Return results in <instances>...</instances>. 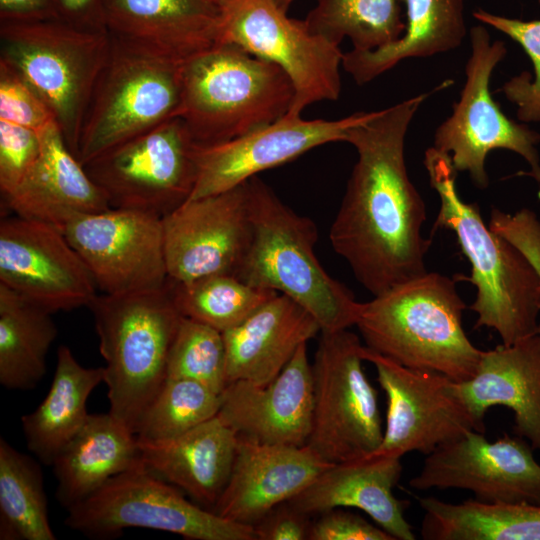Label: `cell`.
<instances>
[{
  "mask_svg": "<svg viewBox=\"0 0 540 540\" xmlns=\"http://www.w3.org/2000/svg\"><path fill=\"white\" fill-rule=\"evenodd\" d=\"M438 87L374 111L347 135L357 161L329 239L374 296L427 272L425 204L408 175L404 149L412 119Z\"/></svg>",
  "mask_w": 540,
  "mask_h": 540,
  "instance_id": "6da1fadb",
  "label": "cell"
},
{
  "mask_svg": "<svg viewBox=\"0 0 540 540\" xmlns=\"http://www.w3.org/2000/svg\"><path fill=\"white\" fill-rule=\"evenodd\" d=\"M424 166L430 185L440 198L433 230H452L471 265V275L458 279L476 287V298L470 306L477 315L475 328L493 329L505 345L537 333L540 251L529 258L484 223L477 204L460 198L456 188L458 172L449 154L429 147Z\"/></svg>",
  "mask_w": 540,
  "mask_h": 540,
  "instance_id": "7a4b0ae2",
  "label": "cell"
},
{
  "mask_svg": "<svg viewBox=\"0 0 540 540\" xmlns=\"http://www.w3.org/2000/svg\"><path fill=\"white\" fill-rule=\"evenodd\" d=\"M465 307L455 279L427 271L361 303L355 326L367 348L461 382L474 376L482 353L464 331Z\"/></svg>",
  "mask_w": 540,
  "mask_h": 540,
  "instance_id": "3957f363",
  "label": "cell"
},
{
  "mask_svg": "<svg viewBox=\"0 0 540 540\" xmlns=\"http://www.w3.org/2000/svg\"><path fill=\"white\" fill-rule=\"evenodd\" d=\"M247 184L251 239L234 276L292 298L315 318L321 332L355 325L361 303L317 259L316 224L284 204L258 176Z\"/></svg>",
  "mask_w": 540,
  "mask_h": 540,
  "instance_id": "277c9868",
  "label": "cell"
},
{
  "mask_svg": "<svg viewBox=\"0 0 540 540\" xmlns=\"http://www.w3.org/2000/svg\"><path fill=\"white\" fill-rule=\"evenodd\" d=\"M294 89L276 64L231 43L182 63L180 117L198 146L224 143L288 114Z\"/></svg>",
  "mask_w": 540,
  "mask_h": 540,
  "instance_id": "5b68a950",
  "label": "cell"
},
{
  "mask_svg": "<svg viewBox=\"0 0 540 540\" xmlns=\"http://www.w3.org/2000/svg\"><path fill=\"white\" fill-rule=\"evenodd\" d=\"M87 307L105 361L109 413L135 433L167 378L169 353L182 315L167 283L149 291L97 294Z\"/></svg>",
  "mask_w": 540,
  "mask_h": 540,
  "instance_id": "8992f818",
  "label": "cell"
},
{
  "mask_svg": "<svg viewBox=\"0 0 540 540\" xmlns=\"http://www.w3.org/2000/svg\"><path fill=\"white\" fill-rule=\"evenodd\" d=\"M110 48L107 31L63 19L0 21V59L14 67L47 103L76 157L88 106Z\"/></svg>",
  "mask_w": 540,
  "mask_h": 540,
  "instance_id": "52a82bcc",
  "label": "cell"
},
{
  "mask_svg": "<svg viewBox=\"0 0 540 540\" xmlns=\"http://www.w3.org/2000/svg\"><path fill=\"white\" fill-rule=\"evenodd\" d=\"M182 63L111 36L109 56L82 126L79 162L85 165L112 147L180 117Z\"/></svg>",
  "mask_w": 540,
  "mask_h": 540,
  "instance_id": "ba28073f",
  "label": "cell"
},
{
  "mask_svg": "<svg viewBox=\"0 0 540 540\" xmlns=\"http://www.w3.org/2000/svg\"><path fill=\"white\" fill-rule=\"evenodd\" d=\"M67 511L69 528L98 539L118 537L127 528H146L190 540H256L252 525L191 503L141 460Z\"/></svg>",
  "mask_w": 540,
  "mask_h": 540,
  "instance_id": "9c48e42d",
  "label": "cell"
},
{
  "mask_svg": "<svg viewBox=\"0 0 540 540\" xmlns=\"http://www.w3.org/2000/svg\"><path fill=\"white\" fill-rule=\"evenodd\" d=\"M364 349L348 329L321 332L312 363L314 397L307 445L333 464L367 456L382 442L378 394L363 370Z\"/></svg>",
  "mask_w": 540,
  "mask_h": 540,
  "instance_id": "30bf717a",
  "label": "cell"
},
{
  "mask_svg": "<svg viewBox=\"0 0 540 540\" xmlns=\"http://www.w3.org/2000/svg\"><path fill=\"white\" fill-rule=\"evenodd\" d=\"M506 53L505 43L492 42L484 26L471 28L464 86L451 115L434 134L433 147L449 154L457 172H467L479 189L489 185L485 161L495 149L520 155L530 166L529 175L540 183V134L508 118L491 95L492 73Z\"/></svg>",
  "mask_w": 540,
  "mask_h": 540,
  "instance_id": "8fae6325",
  "label": "cell"
},
{
  "mask_svg": "<svg viewBox=\"0 0 540 540\" xmlns=\"http://www.w3.org/2000/svg\"><path fill=\"white\" fill-rule=\"evenodd\" d=\"M217 43L237 45L279 66L289 77L294 98L288 115L309 105L335 101L341 93L343 52L287 16L275 0H225Z\"/></svg>",
  "mask_w": 540,
  "mask_h": 540,
  "instance_id": "7c38bea8",
  "label": "cell"
},
{
  "mask_svg": "<svg viewBox=\"0 0 540 540\" xmlns=\"http://www.w3.org/2000/svg\"><path fill=\"white\" fill-rule=\"evenodd\" d=\"M195 146L182 118L174 117L83 166L111 207L162 218L192 194L197 177Z\"/></svg>",
  "mask_w": 540,
  "mask_h": 540,
  "instance_id": "4fadbf2b",
  "label": "cell"
},
{
  "mask_svg": "<svg viewBox=\"0 0 540 540\" xmlns=\"http://www.w3.org/2000/svg\"><path fill=\"white\" fill-rule=\"evenodd\" d=\"M387 399L383 438L375 453L402 458L408 452L425 456L466 432L484 433L456 388V381L426 370L405 367L365 346Z\"/></svg>",
  "mask_w": 540,
  "mask_h": 540,
  "instance_id": "5bb4252c",
  "label": "cell"
},
{
  "mask_svg": "<svg viewBox=\"0 0 540 540\" xmlns=\"http://www.w3.org/2000/svg\"><path fill=\"white\" fill-rule=\"evenodd\" d=\"M62 232L102 293L149 291L167 283L162 218L157 215L111 207L73 219Z\"/></svg>",
  "mask_w": 540,
  "mask_h": 540,
  "instance_id": "9a60e30c",
  "label": "cell"
},
{
  "mask_svg": "<svg viewBox=\"0 0 540 540\" xmlns=\"http://www.w3.org/2000/svg\"><path fill=\"white\" fill-rule=\"evenodd\" d=\"M525 439L494 442L470 430L426 455L409 484L416 490L461 489L489 504L540 505V464Z\"/></svg>",
  "mask_w": 540,
  "mask_h": 540,
  "instance_id": "2e32d148",
  "label": "cell"
},
{
  "mask_svg": "<svg viewBox=\"0 0 540 540\" xmlns=\"http://www.w3.org/2000/svg\"><path fill=\"white\" fill-rule=\"evenodd\" d=\"M0 283L51 313L97 295L87 265L53 225L18 215L0 222Z\"/></svg>",
  "mask_w": 540,
  "mask_h": 540,
  "instance_id": "e0dca14e",
  "label": "cell"
},
{
  "mask_svg": "<svg viewBox=\"0 0 540 540\" xmlns=\"http://www.w3.org/2000/svg\"><path fill=\"white\" fill-rule=\"evenodd\" d=\"M168 278L189 282L234 275L251 239L247 181L227 191L188 199L162 217Z\"/></svg>",
  "mask_w": 540,
  "mask_h": 540,
  "instance_id": "ac0fdd59",
  "label": "cell"
},
{
  "mask_svg": "<svg viewBox=\"0 0 540 540\" xmlns=\"http://www.w3.org/2000/svg\"><path fill=\"white\" fill-rule=\"evenodd\" d=\"M373 112H357L337 120H305L287 114L233 140L196 145L197 177L189 199L232 189L320 145L346 142L349 130L368 120Z\"/></svg>",
  "mask_w": 540,
  "mask_h": 540,
  "instance_id": "d6986e66",
  "label": "cell"
},
{
  "mask_svg": "<svg viewBox=\"0 0 540 540\" xmlns=\"http://www.w3.org/2000/svg\"><path fill=\"white\" fill-rule=\"evenodd\" d=\"M313 369L307 344L266 384L233 381L218 413L239 436L266 444L303 446L312 426Z\"/></svg>",
  "mask_w": 540,
  "mask_h": 540,
  "instance_id": "ffe728a7",
  "label": "cell"
},
{
  "mask_svg": "<svg viewBox=\"0 0 540 540\" xmlns=\"http://www.w3.org/2000/svg\"><path fill=\"white\" fill-rule=\"evenodd\" d=\"M331 465L307 444H266L238 435L232 471L213 511L224 519L253 526Z\"/></svg>",
  "mask_w": 540,
  "mask_h": 540,
  "instance_id": "44dd1931",
  "label": "cell"
},
{
  "mask_svg": "<svg viewBox=\"0 0 540 540\" xmlns=\"http://www.w3.org/2000/svg\"><path fill=\"white\" fill-rule=\"evenodd\" d=\"M221 0H108L106 29L118 40L184 61L217 43Z\"/></svg>",
  "mask_w": 540,
  "mask_h": 540,
  "instance_id": "7402d4cb",
  "label": "cell"
},
{
  "mask_svg": "<svg viewBox=\"0 0 540 540\" xmlns=\"http://www.w3.org/2000/svg\"><path fill=\"white\" fill-rule=\"evenodd\" d=\"M401 473V458L373 452L331 465L289 502L309 516L334 508H356L395 540H414L404 516L406 502L393 492Z\"/></svg>",
  "mask_w": 540,
  "mask_h": 540,
  "instance_id": "603a6c76",
  "label": "cell"
},
{
  "mask_svg": "<svg viewBox=\"0 0 540 540\" xmlns=\"http://www.w3.org/2000/svg\"><path fill=\"white\" fill-rule=\"evenodd\" d=\"M41 134L40 156L4 200L15 215L62 229L73 219L111 208L102 189L69 150L58 125Z\"/></svg>",
  "mask_w": 540,
  "mask_h": 540,
  "instance_id": "cb8c5ba5",
  "label": "cell"
},
{
  "mask_svg": "<svg viewBox=\"0 0 540 540\" xmlns=\"http://www.w3.org/2000/svg\"><path fill=\"white\" fill-rule=\"evenodd\" d=\"M456 388L477 421L504 406L514 413V433L540 450V333L482 351L474 376Z\"/></svg>",
  "mask_w": 540,
  "mask_h": 540,
  "instance_id": "d4e9b609",
  "label": "cell"
},
{
  "mask_svg": "<svg viewBox=\"0 0 540 540\" xmlns=\"http://www.w3.org/2000/svg\"><path fill=\"white\" fill-rule=\"evenodd\" d=\"M321 333L315 318L277 293L237 326L223 332L227 382L266 384L303 344Z\"/></svg>",
  "mask_w": 540,
  "mask_h": 540,
  "instance_id": "484cf974",
  "label": "cell"
},
{
  "mask_svg": "<svg viewBox=\"0 0 540 540\" xmlns=\"http://www.w3.org/2000/svg\"><path fill=\"white\" fill-rule=\"evenodd\" d=\"M237 445V432L219 415L171 439L138 441L149 470L213 508L229 480Z\"/></svg>",
  "mask_w": 540,
  "mask_h": 540,
  "instance_id": "4316f807",
  "label": "cell"
},
{
  "mask_svg": "<svg viewBox=\"0 0 540 540\" xmlns=\"http://www.w3.org/2000/svg\"><path fill=\"white\" fill-rule=\"evenodd\" d=\"M139 462L136 435L126 424L109 412L89 414L52 464L56 498L69 509Z\"/></svg>",
  "mask_w": 540,
  "mask_h": 540,
  "instance_id": "83f0119b",
  "label": "cell"
},
{
  "mask_svg": "<svg viewBox=\"0 0 540 540\" xmlns=\"http://www.w3.org/2000/svg\"><path fill=\"white\" fill-rule=\"evenodd\" d=\"M407 22L395 42L370 51L343 53L342 67L364 85L409 58H426L458 48L466 36L464 0H402Z\"/></svg>",
  "mask_w": 540,
  "mask_h": 540,
  "instance_id": "f1b7e54d",
  "label": "cell"
},
{
  "mask_svg": "<svg viewBox=\"0 0 540 540\" xmlns=\"http://www.w3.org/2000/svg\"><path fill=\"white\" fill-rule=\"evenodd\" d=\"M104 367H84L67 346L57 350V364L46 397L21 418L28 449L45 465H52L64 446L86 422L87 401L104 383Z\"/></svg>",
  "mask_w": 540,
  "mask_h": 540,
  "instance_id": "f546056e",
  "label": "cell"
},
{
  "mask_svg": "<svg viewBox=\"0 0 540 540\" xmlns=\"http://www.w3.org/2000/svg\"><path fill=\"white\" fill-rule=\"evenodd\" d=\"M420 533L427 540H540V505L449 503L421 497Z\"/></svg>",
  "mask_w": 540,
  "mask_h": 540,
  "instance_id": "4dcf8cb0",
  "label": "cell"
},
{
  "mask_svg": "<svg viewBox=\"0 0 540 540\" xmlns=\"http://www.w3.org/2000/svg\"><path fill=\"white\" fill-rule=\"evenodd\" d=\"M51 312L0 283V383L31 390L46 374L48 351L57 336Z\"/></svg>",
  "mask_w": 540,
  "mask_h": 540,
  "instance_id": "1f68e13d",
  "label": "cell"
},
{
  "mask_svg": "<svg viewBox=\"0 0 540 540\" xmlns=\"http://www.w3.org/2000/svg\"><path fill=\"white\" fill-rule=\"evenodd\" d=\"M0 539L55 540L40 465L0 439Z\"/></svg>",
  "mask_w": 540,
  "mask_h": 540,
  "instance_id": "d6a6232c",
  "label": "cell"
},
{
  "mask_svg": "<svg viewBox=\"0 0 540 540\" xmlns=\"http://www.w3.org/2000/svg\"><path fill=\"white\" fill-rule=\"evenodd\" d=\"M304 21L336 45L348 38L358 51L385 47L405 30L398 0H316Z\"/></svg>",
  "mask_w": 540,
  "mask_h": 540,
  "instance_id": "836d02e7",
  "label": "cell"
},
{
  "mask_svg": "<svg viewBox=\"0 0 540 540\" xmlns=\"http://www.w3.org/2000/svg\"><path fill=\"white\" fill-rule=\"evenodd\" d=\"M179 313L222 333L237 326L277 292L249 285L231 274H215L189 282L168 278Z\"/></svg>",
  "mask_w": 540,
  "mask_h": 540,
  "instance_id": "e575fe53",
  "label": "cell"
},
{
  "mask_svg": "<svg viewBox=\"0 0 540 540\" xmlns=\"http://www.w3.org/2000/svg\"><path fill=\"white\" fill-rule=\"evenodd\" d=\"M221 394L190 379L166 378L135 429L139 442L177 437L218 415Z\"/></svg>",
  "mask_w": 540,
  "mask_h": 540,
  "instance_id": "d590c367",
  "label": "cell"
},
{
  "mask_svg": "<svg viewBox=\"0 0 540 540\" xmlns=\"http://www.w3.org/2000/svg\"><path fill=\"white\" fill-rule=\"evenodd\" d=\"M167 378L194 380L221 394L228 384L223 333L182 316L169 353Z\"/></svg>",
  "mask_w": 540,
  "mask_h": 540,
  "instance_id": "8d00e7d4",
  "label": "cell"
},
{
  "mask_svg": "<svg viewBox=\"0 0 540 540\" xmlns=\"http://www.w3.org/2000/svg\"><path fill=\"white\" fill-rule=\"evenodd\" d=\"M473 17L516 41L529 56L533 74L522 72L506 81L501 91L516 106L523 123L540 122V19L523 21L476 9Z\"/></svg>",
  "mask_w": 540,
  "mask_h": 540,
  "instance_id": "74e56055",
  "label": "cell"
},
{
  "mask_svg": "<svg viewBox=\"0 0 540 540\" xmlns=\"http://www.w3.org/2000/svg\"><path fill=\"white\" fill-rule=\"evenodd\" d=\"M0 119L42 133L55 116L36 90L10 64L0 59ZM58 125V124H57Z\"/></svg>",
  "mask_w": 540,
  "mask_h": 540,
  "instance_id": "f35d334b",
  "label": "cell"
},
{
  "mask_svg": "<svg viewBox=\"0 0 540 540\" xmlns=\"http://www.w3.org/2000/svg\"><path fill=\"white\" fill-rule=\"evenodd\" d=\"M42 149L41 134L0 119V191L10 195L37 162Z\"/></svg>",
  "mask_w": 540,
  "mask_h": 540,
  "instance_id": "ab89813d",
  "label": "cell"
},
{
  "mask_svg": "<svg viewBox=\"0 0 540 540\" xmlns=\"http://www.w3.org/2000/svg\"><path fill=\"white\" fill-rule=\"evenodd\" d=\"M312 521L308 540H395L378 525L344 508H334Z\"/></svg>",
  "mask_w": 540,
  "mask_h": 540,
  "instance_id": "60d3db41",
  "label": "cell"
},
{
  "mask_svg": "<svg viewBox=\"0 0 540 540\" xmlns=\"http://www.w3.org/2000/svg\"><path fill=\"white\" fill-rule=\"evenodd\" d=\"M310 517L289 501L281 503L253 525L256 540H308Z\"/></svg>",
  "mask_w": 540,
  "mask_h": 540,
  "instance_id": "b9f144b4",
  "label": "cell"
},
{
  "mask_svg": "<svg viewBox=\"0 0 540 540\" xmlns=\"http://www.w3.org/2000/svg\"><path fill=\"white\" fill-rule=\"evenodd\" d=\"M62 19L57 0H0V21L31 22Z\"/></svg>",
  "mask_w": 540,
  "mask_h": 540,
  "instance_id": "7bdbcfd3",
  "label": "cell"
},
{
  "mask_svg": "<svg viewBox=\"0 0 540 540\" xmlns=\"http://www.w3.org/2000/svg\"><path fill=\"white\" fill-rule=\"evenodd\" d=\"M57 1L63 20L82 28L107 31L105 11L108 0Z\"/></svg>",
  "mask_w": 540,
  "mask_h": 540,
  "instance_id": "ee69618b",
  "label": "cell"
},
{
  "mask_svg": "<svg viewBox=\"0 0 540 540\" xmlns=\"http://www.w3.org/2000/svg\"><path fill=\"white\" fill-rule=\"evenodd\" d=\"M278 4V6L283 9L284 11L287 12V9L289 8V6L291 5V3L294 1V0H275Z\"/></svg>",
  "mask_w": 540,
  "mask_h": 540,
  "instance_id": "f6af8a7d",
  "label": "cell"
},
{
  "mask_svg": "<svg viewBox=\"0 0 540 540\" xmlns=\"http://www.w3.org/2000/svg\"><path fill=\"white\" fill-rule=\"evenodd\" d=\"M537 333H540V323H539V325H538Z\"/></svg>",
  "mask_w": 540,
  "mask_h": 540,
  "instance_id": "bcb514c9",
  "label": "cell"
},
{
  "mask_svg": "<svg viewBox=\"0 0 540 540\" xmlns=\"http://www.w3.org/2000/svg\"><path fill=\"white\" fill-rule=\"evenodd\" d=\"M222 2H224L225 0H221Z\"/></svg>",
  "mask_w": 540,
  "mask_h": 540,
  "instance_id": "7dc6e473",
  "label": "cell"
}]
</instances>
